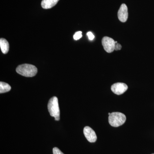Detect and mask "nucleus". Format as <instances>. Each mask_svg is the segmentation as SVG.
Returning a JSON list of instances; mask_svg holds the SVG:
<instances>
[{"mask_svg": "<svg viewBox=\"0 0 154 154\" xmlns=\"http://www.w3.org/2000/svg\"><path fill=\"white\" fill-rule=\"evenodd\" d=\"M16 71L21 75L26 77L34 76L37 72V69L33 65L24 64L17 67Z\"/></svg>", "mask_w": 154, "mask_h": 154, "instance_id": "f257e3e1", "label": "nucleus"}, {"mask_svg": "<svg viewBox=\"0 0 154 154\" xmlns=\"http://www.w3.org/2000/svg\"><path fill=\"white\" fill-rule=\"evenodd\" d=\"M48 108L50 115L54 117L55 120L59 121L60 119V110L57 97L54 96L50 99Z\"/></svg>", "mask_w": 154, "mask_h": 154, "instance_id": "f03ea898", "label": "nucleus"}, {"mask_svg": "<svg viewBox=\"0 0 154 154\" xmlns=\"http://www.w3.org/2000/svg\"><path fill=\"white\" fill-rule=\"evenodd\" d=\"M126 119L125 115L120 112H113L108 117L110 125L114 127H117L122 125L126 121Z\"/></svg>", "mask_w": 154, "mask_h": 154, "instance_id": "7ed1b4c3", "label": "nucleus"}, {"mask_svg": "<svg viewBox=\"0 0 154 154\" xmlns=\"http://www.w3.org/2000/svg\"><path fill=\"white\" fill-rule=\"evenodd\" d=\"M102 42L103 48L106 52L111 53L114 51L115 41L113 38L105 36L102 38Z\"/></svg>", "mask_w": 154, "mask_h": 154, "instance_id": "20e7f679", "label": "nucleus"}, {"mask_svg": "<svg viewBox=\"0 0 154 154\" xmlns=\"http://www.w3.org/2000/svg\"><path fill=\"white\" fill-rule=\"evenodd\" d=\"M128 87L126 84L122 83H117L111 86V90L114 94L120 95L124 94L127 90Z\"/></svg>", "mask_w": 154, "mask_h": 154, "instance_id": "39448f33", "label": "nucleus"}, {"mask_svg": "<svg viewBox=\"0 0 154 154\" xmlns=\"http://www.w3.org/2000/svg\"><path fill=\"white\" fill-rule=\"evenodd\" d=\"M84 134L86 139L91 143H94L97 140V136L94 130L89 126H86L84 129Z\"/></svg>", "mask_w": 154, "mask_h": 154, "instance_id": "423d86ee", "label": "nucleus"}, {"mask_svg": "<svg viewBox=\"0 0 154 154\" xmlns=\"http://www.w3.org/2000/svg\"><path fill=\"white\" fill-rule=\"evenodd\" d=\"M118 18L120 22H126L128 18V8L125 4H122L118 12Z\"/></svg>", "mask_w": 154, "mask_h": 154, "instance_id": "0eeeda50", "label": "nucleus"}, {"mask_svg": "<svg viewBox=\"0 0 154 154\" xmlns=\"http://www.w3.org/2000/svg\"><path fill=\"white\" fill-rule=\"evenodd\" d=\"M59 0H42V7L45 9L51 8L57 4Z\"/></svg>", "mask_w": 154, "mask_h": 154, "instance_id": "6e6552de", "label": "nucleus"}, {"mask_svg": "<svg viewBox=\"0 0 154 154\" xmlns=\"http://www.w3.org/2000/svg\"><path fill=\"white\" fill-rule=\"evenodd\" d=\"M0 47L1 50L4 54L8 53L9 50V44L6 39L1 38L0 39Z\"/></svg>", "mask_w": 154, "mask_h": 154, "instance_id": "1a4fd4ad", "label": "nucleus"}, {"mask_svg": "<svg viewBox=\"0 0 154 154\" xmlns=\"http://www.w3.org/2000/svg\"><path fill=\"white\" fill-rule=\"evenodd\" d=\"M11 86L7 83L1 82H0V93H7L11 91Z\"/></svg>", "mask_w": 154, "mask_h": 154, "instance_id": "9d476101", "label": "nucleus"}, {"mask_svg": "<svg viewBox=\"0 0 154 154\" xmlns=\"http://www.w3.org/2000/svg\"><path fill=\"white\" fill-rule=\"evenodd\" d=\"M82 31H78V32L75 33L74 35V39L75 40H79L80 38H82Z\"/></svg>", "mask_w": 154, "mask_h": 154, "instance_id": "9b49d317", "label": "nucleus"}, {"mask_svg": "<svg viewBox=\"0 0 154 154\" xmlns=\"http://www.w3.org/2000/svg\"><path fill=\"white\" fill-rule=\"evenodd\" d=\"M53 154H64L57 147L54 148L53 149Z\"/></svg>", "mask_w": 154, "mask_h": 154, "instance_id": "f8f14e48", "label": "nucleus"}, {"mask_svg": "<svg viewBox=\"0 0 154 154\" xmlns=\"http://www.w3.org/2000/svg\"><path fill=\"white\" fill-rule=\"evenodd\" d=\"M87 35H88L89 39L91 40H93L94 39V37H95L94 34L91 32H88L87 33Z\"/></svg>", "mask_w": 154, "mask_h": 154, "instance_id": "ddd939ff", "label": "nucleus"}, {"mask_svg": "<svg viewBox=\"0 0 154 154\" xmlns=\"http://www.w3.org/2000/svg\"><path fill=\"white\" fill-rule=\"evenodd\" d=\"M122 48V45L119 43H115V48H114V50L119 51L121 50Z\"/></svg>", "mask_w": 154, "mask_h": 154, "instance_id": "4468645a", "label": "nucleus"}, {"mask_svg": "<svg viewBox=\"0 0 154 154\" xmlns=\"http://www.w3.org/2000/svg\"><path fill=\"white\" fill-rule=\"evenodd\" d=\"M111 114V113H108V115H110V114Z\"/></svg>", "mask_w": 154, "mask_h": 154, "instance_id": "2eb2a0df", "label": "nucleus"}, {"mask_svg": "<svg viewBox=\"0 0 154 154\" xmlns=\"http://www.w3.org/2000/svg\"></svg>", "mask_w": 154, "mask_h": 154, "instance_id": "dca6fc26", "label": "nucleus"}]
</instances>
